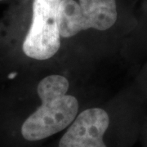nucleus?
<instances>
[{
  "label": "nucleus",
  "mask_w": 147,
  "mask_h": 147,
  "mask_svg": "<svg viewBox=\"0 0 147 147\" xmlns=\"http://www.w3.org/2000/svg\"><path fill=\"white\" fill-rule=\"evenodd\" d=\"M69 81L61 75L53 74L42 79L37 92L41 105L23 123L21 135L28 142H38L51 137L69 127L79 111L77 99L67 95Z\"/></svg>",
  "instance_id": "1"
},
{
  "label": "nucleus",
  "mask_w": 147,
  "mask_h": 147,
  "mask_svg": "<svg viewBox=\"0 0 147 147\" xmlns=\"http://www.w3.org/2000/svg\"><path fill=\"white\" fill-rule=\"evenodd\" d=\"M115 0H61L58 23L61 35L70 38L82 30H106L117 20Z\"/></svg>",
  "instance_id": "2"
},
{
  "label": "nucleus",
  "mask_w": 147,
  "mask_h": 147,
  "mask_svg": "<svg viewBox=\"0 0 147 147\" xmlns=\"http://www.w3.org/2000/svg\"><path fill=\"white\" fill-rule=\"evenodd\" d=\"M61 1H33L31 25L22 45V50L28 57L44 61L58 52L61 37L58 23Z\"/></svg>",
  "instance_id": "3"
},
{
  "label": "nucleus",
  "mask_w": 147,
  "mask_h": 147,
  "mask_svg": "<svg viewBox=\"0 0 147 147\" xmlns=\"http://www.w3.org/2000/svg\"><path fill=\"white\" fill-rule=\"evenodd\" d=\"M110 125V117L103 109L84 110L61 138L59 147H106L103 137Z\"/></svg>",
  "instance_id": "4"
},
{
  "label": "nucleus",
  "mask_w": 147,
  "mask_h": 147,
  "mask_svg": "<svg viewBox=\"0 0 147 147\" xmlns=\"http://www.w3.org/2000/svg\"><path fill=\"white\" fill-rule=\"evenodd\" d=\"M0 1H3V0H0Z\"/></svg>",
  "instance_id": "5"
}]
</instances>
